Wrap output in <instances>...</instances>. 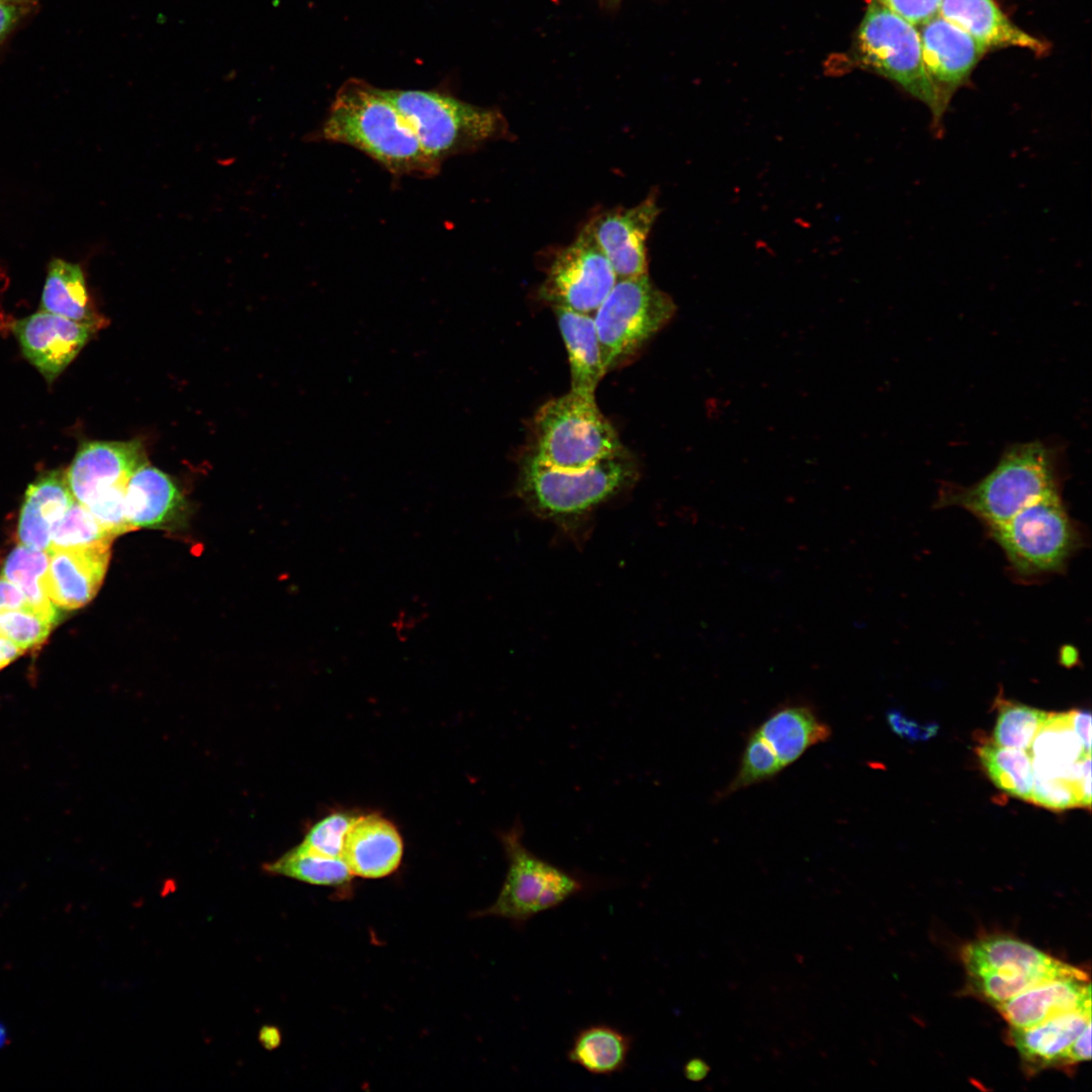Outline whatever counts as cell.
<instances>
[{
    "label": "cell",
    "mask_w": 1092,
    "mask_h": 1092,
    "mask_svg": "<svg viewBox=\"0 0 1092 1092\" xmlns=\"http://www.w3.org/2000/svg\"><path fill=\"white\" fill-rule=\"evenodd\" d=\"M1090 1021L1091 1005L1083 1006L1030 1027L1010 1028V1042L1029 1073L1060 1068L1066 1049Z\"/></svg>",
    "instance_id": "20"
},
{
    "label": "cell",
    "mask_w": 1092,
    "mask_h": 1092,
    "mask_svg": "<svg viewBox=\"0 0 1092 1092\" xmlns=\"http://www.w3.org/2000/svg\"><path fill=\"white\" fill-rule=\"evenodd\" d=\"M632 1046V1035L615 1026L597 1023L575 1033L566 1057L592 1075L612 1076L625 1070Z\"/></svg>",
    "instance_id": "25"
},
{
    "label": "cell",
    "mask_w": 1092,
    "mask_h": 1092,
    "mask_svg": "<svg viewBox=\"0 0 1092 1092\" xmlns=\"http://www.w3.org/2000/svg\"><path fill=\"white\" fill-rule=\"evenodd\" d=\"M782 769L784 768L776 754L760 735L753 730L746 740L738 771L721 793V796H728L749 786L772 779Z\"/></svg>",
    "instance_id": "34"
},
{
    "label": "cell",
    "mask_w": 1092,
    "mask_h": 1092,
    "mask_svg": "<svg viewBox=\"0 0 1092 1092\" xmlns=\"http://www.w3.org/2000/svg\"><path fill=\"white\" fill-rule=\"evenodd\" d=\"M675 309L648 274L618 279L594 313L606 371L633 356L669 323Z\"/></svg>",
    "instance_id": "9"
},
{
    "label": "cell",
    "mask_w": 1092,
    "mask_h": 1092,
    "mask_svg": "<svg viewBox=\"0 0 1092 1092\" xmlns=\"http://www.w3.org/2000/svg\"><path fill=\"white\" fill-rule=\"evenodd\" d=\"M566 347L570 367V390L595 395L607 373L594 314L552 307Z\"/></svg>",
    "instance_id": "23"
},
{
    "label": "cell",
    "mask_w": 1092,
    "mask_h": 1092,
    "mask_svg": "<svg viewBox=\"0 0 1092 1092\" xmlns=\"http://www.w3.org/2000/svg\"><path fill=\"white\" fill-rule=\"evenodd\" d=\"M75 502L66 475L62 471L53 470L28 485L19 517L52 529Z\"/></svg>",
    "instance_id": "30"
},
{
    "label": "cell",
    "mask_w": 1092,
    "mask_h": 1092,
    "mask_svg": "<svg viewBox=\"0 0 1092 1092\" xmlns=\"http://www.w3.org/2000/svg\"><path fill=\"white\" fill-rule=\"evenodd\" d=\"M962 961L971 988L993 1006L1027 988L1057 978L1087 975L1020 939L993 935L964 946Z\"/></svg>",
    "instance_id": "7"
},
{
    "label": "cell",
    "mask_w": 1092,
    "mask_h": 1092,
    "mask_svg": "<svg viewBox=\"0 0 1092 1092\" xmlns=\"http://www.w3.org/2000/svg\"><path fill=\"white\" fill-rule=\"evenodd\" d=\"M618 277L586 225L561 249L541 286V298L551 307L594 314Z\"/></svg>",
    "instance_id": "11"
},
{
    "label": "cell",
    "mask_w": 1092,
    "mask_h": 1092,
    "mask_svg": "<svg viewBox=\"0 0 1092 1092\" xmlns=\"http://www.w3.org/2000/svg\"><path fill=\"white\" fill-rule=\"evenodd\" d=\"M111 542L50 548L44 588L52 603L75 610L91 602L98 593L109 564Z\"/></svg>",
    "instance_id": "14"
},
{
    "label": "cell",
    "mask_w": 1092,
    "mask_h": 1092,
    "mask_svg": "<svg viewBox=\"0 0 1092 1092\" xmlns=\"http://www.w3.org/2000/svg\"><path fill=\"white\" fill-rule=\"evenodd\" d=\"M1030 803L1053 811L1080 807L1077 793L1069 782L1034 774Z\"/></svg>",
    "instance_id": "37"
},
{
    "label": "cell",
    "mask_w": 1092,
    "mask_h": 1092,
    "mask_svg": "<svg viewBox=\"0 0 1092 1092\" xmlns=\"http://www.w3.org/2000/svg\"><path fill=\"white\" fill-rule=\"evenodd\" d=\"M402 838L392 822L379 814L357 816L349 829L342 858L352 875L379 879L397 870Z\"/></svg>",
    "instance_id": "17"
},
{
    "label": "cell",
    "mask_w": 1092,
    "mask_h": 1092,
    "mask_svg": "<svg viewBox=\"0 0 1092 1092\" xmlns=\"http://www.w3.org/2000/svg\"><path fill=\"white\" fill-rule=\"evenodd\" d=\"M25 358L53 382L75 359L93 330L69 318L40 310L14 324Z\"/></svg>",
    "instance_id": "16"
},
{
    "label": "cell",
    "mask_w": 1092,
    "mask_h": 1092,
    "mask_svg": "<svg viewBox=\"0 0 1092 1092\" xmlns=\"http://www.w3.org/2000/svg\"><path fill=\"white\" fill-rule=\"evenodd\" d=\"M259 1040L266 1049L273 1050L280 1043V1033L273 1026H264L260 1030Z\"/></svg>",
    "instance_id": "46"
},
{
    "label": "cell",
    "mask_w": 1092,
    "mask_h": 1092,
    "mask_svg": "<svg viewBox=\"0 0 1092 1092\" xmlns=\"http://www.w3.org/2000/svg\"><path fill=\"white\" fill-rule=\"evenodd\" d=\"M939 15L958 25L987 50L1000 47L1026 48L1043 54L1044 42L1013 24L994 0H942Z\"/></svg>",
    "instance_id": "21"
},
{
    "label": "cell",
    "mask_w": 1092,
    "mask_h": 1092,
    "mask_svg": "<svg viewBox=\"0 0 1092 1092\" xmlns=\"http://www.w3.org/2000/svg\"><path fill=\"white\" fill-rule=\"evenodd\" d=\"M22 592L6 578L0 576V611L26 606Z\"/></svg>",
    "instance_id": "43"
},
{
    "label": "cell",
    "mask_w": 1092,
    "mask_h": 1092,
    "mask_svg": "<svg viewBox=\"0 0 1092 1092\" xmlns=\"http://www.w3.org/2000/svg\"><path fill=\"white\" fill-rule=\"evenodd\" d=\"M922 60L931 81L947 106L987 49L964 29L937 15L921 25Z\"/></svg>",
    "instance_id": "15"
},
{
    "label": "cell",
    "mask_w": 1092,
    "mask_h": 1092,
    "mask_svg": "<svg viewBox=\"0 0 1092 1092\" xmlns=\"http://www.w3.org/2000/svg\"><path fill=\"white\" fill-rule=\"evenodd\" d=\"M523 835L519 818L510 829L500 832L508 864L506 877L495 901L476 913V916L505 919L518 930L539 914L589 893L600 884L537 855L524 843Z\"/></svg>",
    "instance_id": "3"
},
{
    "label": "cell",
    "mask_w": 1092,
    "mask_h": 1092,
    "mask_svg": "<svg viewBox=\"0 0 1092 1092\" xmlns=\"http://www.w3.org/2000/svg\"><path fill=\"white\" fill-rule=\"evenodd\" d=\"M125 486L105 490L84 507L113 537L135 531L127 519L125 510Z\"/></svg>",
    "instance_id": "36"
},
{
    "label": "cell",
    "mask_w": 1092,
    "mask_h": 1092,
    "mask_svg": "<svg viewBox=\"0 0 1092 1092\" xmlns=\"http://www.w3.org/2000/svg\"><path fill=\"white\" fill-rule=\"evenodd\" d=\"M24 653L25 652L18 646L7 639L0 637V669L4 668Z\"/></svg>",
    "instance_id": "45"
},
{
    "label": "cell",
    "mask_w": 1092,
    "mask_h": 1092,
    "mask_svg": "<svg viewBox=\"0 0 1092 1092\" xmlns=\"http://www.w3.org/2000/svg\"><path fill=\"white\" fill-rule=\"evenodd\" d=\"M7 1035L8 1034L6 1028L0 1023V1048H2L6 1043Z\"/></svg>",
    "instance_id": "47"
},
{
    "label": "cell",
    "mask_w": 1092,
    "mask_h": 1092,
    "mask_svg": "<svg viewBox=\"0 0 1092 1092\" xmlns=\"http://www.w3.org/2000/svg\"><path fill=\"white\" fill-rule=\"evenodd\" d=\"M1050 713L1010 701H1001L993 731V742L1004 747L1029 749Z\"/></svg>",
    "instance_id": "31"
},
{
    "label": "cell",
    "mask_w": 1092,
    "mask_h": 1092,
    "mask_svg": "<svg viewBox=\"0 0 1092 1092\" xmlns=\"http://www.w3.org/2000/svg\"><path fill=\"white\" fill-rule=\"evenodd\" d=\"M636 476V463L626 449L578 471L555 469L528 455L520 470L519 492L537 514L566 519L614 496Z\"/></svg>",
    "instance_id": "6"
},
{
    "label": "cell",
    "mask_w": 1092,
    "mask_h": 1092,
    "mask_svg": "<svg viewBox=\"0 0 1092 1092\" xmlns=\"http://www.w3.org/2000/svg\"><path fill=\"white\" fill-rule=\"evenodd\" d=\"M659 212L652 194L633 207L604 212L586 224L618 279L647 274L646 242Z\"/></svg>",
    "instance_id": "12"
},
{
    "label": "cell",
    "mask_w": 1092,
    "mask_h": 1092,
    "mask_svg": "<svg viewBox=\"0 0 1092 1092\" xmlns=\"http://www.w3.org/2000/svg\"><path fill=\"white\" fill-rule=\"evenodd\" d=\"M147 464L139 440L94 441L80 448L65 475L75 499L85 506L105 490L126 486L131 475Z\"/></svg>",
    "instance_id": "13"
},
{
    "label": "cell",
    "mask_w": 1092,
    "mask_h": 1092,
    "mask_svg": "<svg viewBox=\"0 0 1092 1092\" xmlns=\"http://www.w3.org/2000/svg\"><path fill=\"white\" fill-rule=\"evenodd\" d=\"M533 434L529 455L564 471L586 469L625 450L615 428L598 407L595 395L571 390L538 410Z\"/></svg>",
    "instance_id": "4"
},
{
    "label": "cell",
    "mask_w": 1092,
    "mask_h": 1092,
    "mask_svg": "<svg viewBox=\"0 0 1092 1092\" xmlns=\"http://www.w3.org/2000/svg\"><path fill=\"white\" fill-rule=\"evenodd\" d=\"M41 310L91 328L101 325L91 304L85 278L79 265L54 259L49 266L41 295Z\"/></svg>",
    "instance_id": "26"
},
{
    "label": "cell",
    "mask_w": 1092,
    "mask_h": 1092,
    "mask_svg": "<svg viewBox=\"0 0 1092 1092\" xmlns=\"http://www.w3.org/2000/svg\"><path fill=\"white\" fill-rule=\"evenodd\" d=\"M410 125L423 149L442 163L502 138L503 115L433 90L383 89Z\"/></svg>",
    "instance_id": "5"
},
{
    "label": "cell",
    "mask_w": 1092,
    "mask_h": 1092,
    "mask_svg": "<svg viewBox=\"0 0 1092 1092\" xmlns=\"http://www.w3.org/2000/svg\"><path fill=\"white\" fill-rule=\"evenodd\" d=\"M1029 749L1034 775L1063 779L1071 785L1077 779L1080 759L1091 755L1074 732L1068 712L1050 713Z\"/></svg>",
    "instance_id": "24"
},
{
    "label": "cell",
    "mask_w": 1092,
    "mask_h": 1092,
    "mask_svg": "<svg viewBox=\"0 0 1092 1092\" xmlns=\"http://www.w3.org/2000/svg\"><path fill=\"white\" fill-rule=\"evenodd\" d=\"M710 1072V1067L702 1059H692L688 1061L684 1067L685 1077L693 1082H699L705 1079Z\"/></svg>",
    "instance_id": "44"
},
{
    "label": "cell",
    "mask_w": 1092,
    "mask_h": 1092,
    "mask_svg": "<svg viewBox=\"0 0 1092 1092\" xmlns=\"http://www.w3.org/2000/svg\"><path fill=\"white\" fill-rule=\"evenodd\" d=\"M48 567L47 551L34 550L20 544L7 555L1 576L22 592L29 607L59 620L58 607L49 599L44 588Z\"/></svg>",
    "instance_id": "28"
},
{
    "label": "cell",
    "mask_w": 1092,
    "mask_h": 1092,
    "mask_svg": "<svg viewBox=\"0 0 1092 1092\" xmlns=\"http://www.w3.org/2000/svg\"><path fill=\"white\" fill-rule=\"evenodd\" d=\"M115 537L97 522L87 508L76 500L53 525L50 548H70L100 542L112 543Z\"/></svg>",
    "instance_id": "33"
},
{
    "label": "cell",
    "mask_w": 1092,
    "mask_h": 1092,
    "mask_svg": "<svg viewBox=\"0 0 1092 1092\" xmlns=\"http://www.w3.org/2000/svg\"><path fill=\"white\" fill-rule=\"evenodd\" d=\"M1071 726L1086 752L1091 753V714L1084 710L1068 711Z\"/></svg>",
    "instance_id": "42"
},
{
    "label": "cell",
    "mask_w": 1092,
    "mask_h": 1092,
    "mask_svg": "<svg viewBox=\"0 0 1092 1092\" xmlns=\"http://www.w3.org/2000/svg\"><path fill=\"white\" fill-rule=\"evenodd\" d=\"M913 26L923 25L939 14L942 0H876Z\"/></svg>",
    "instance_id": "38"
},
{
    "label": "cell",
    "mask_w": 1092,
    "mask_h": 1092,
    "mask_svg": "<svg viewBox=\"0 0 1092 1092\" xmlns=\"http://www.w3.org/2000/svg\"><path fill=\"white\" fill-rule=\"evenodd\" d=\"M356 818L348 812H333L308 829L301 844L323 856L342 857L347 833Z\"/></svg>",
    "instance_id": "35"
},
{
    "label": "cell",
    "mask_w": 1092,
    "mask_h": 1092,
    "mask_svg": "<svg viewBox=\"0 0 1092 1092\" xmlns=\"http://www.w3.org/2000/svg\"><path fill=\"white\" fill-rule=\"evenodd\" d=\"M125 510L134 530L179 527L186 519V502L173 480L148 464L136 470L125 486Z\"/></svg>",
    "instance_id": "18"
},
{
    "label": "cell",
    "mask_w": 1092,
    "mask_h": 1092,
    "mask_svg": "<svg viewBox=\"0 0 1092 1092\" xmlns=\"http://www.w3.org/2000/svg\"><path fill=\"white\" fill-rule=\"evenodd\" d=\"M990 531L1012 568L1024 576L1059 571L1080 543L1060 493L1029 505Z\"/></svg>",
    "instance_id": "10"
},
{
    "label": "cell",
    "mask_w": 1092,
    "mask_h": 1092,
    "mask_svg": "<svg viewBox=\"0 0 1092 1092\" xmlns=\"http://www.w3.org/2000/svg\"><path fill=\"white\" fill-rule=\"evenodd\" d=\"M755 731L776 754L783 768L831 736L830 727L809 704L804 703L779 707Z\"/></svg>",
    "instance_id": "22"
},
{
    "label": "cell",
    "mask_w": 1092,
    "mask_h": 1092,
    "mask_svg": "<svg viewBox=\"0 0 1092 1092\" xmlns=\"http://www.w3.org/2000/svg\"><path fill=\"white\" fill-rule=\"evenodd\" d=\"M860 60L926 104L938 128L946 105L925 69L918 30L872 1L857 31Z\"/></svg>",
    "instance_id": "8"
},
{
    "label": "cell",
    "mask_w": 1092,
    "mask_h": 1092,
    "mask_svg": "<svg viewBox=\"0 0 1092 1092\" xmlns=\"http://www.w3.org/2000/svg\"><path fill=\"white\" fill-rule=\"evenodd\" d=\"M1087 1005H1091L1088 974L1033 985L994 1007L1009 1028H1026Z\"/></svg>",
    "instance_id": "19"
},
{
    "label": "cell",
    "mask_w": 1092,
    "mask_h": 1092,
    "mask_svg": "<svg viewBox=\"0 0 1092 1092\" xmlns=\"http://www.w3.org/2000/svg\"><path fill=\"white\" fill-rule=\"evenodd\" d=\"M59 620L28 605L0 611V637L24 652L38 649L47 641Z\"/></svg>",
    "instance_id": "32"
},
{
    "label": "cell",
    "mask_w": 1092,
    "mask_h": 1092,
    "mask_svg": "<svg viewBox=\"0 0 1092 1092\" xmlns=\"http://www.w3.org/2000/svg\"><path fill=\"white\" fill-rule=\"evenodd\" d=\"M320 133L361 151L396 177L428 178L441 169L383 89L363 80L350 79L339 88Z\"/></svg>",
    "instance_id": "1"
},
{
    "label": "cell",
    "mask_w": 1092,
    "mask_h": 1092,
    "mask_svg": "<svg viewBox=\"0 0 1092 1092\" xmlns=\"http://www.w3.org/2000/svg\"><path fill=\"white\" fill-rule=\"evenodd\" d=\"M39 0H0V46L38 8Z\"/></svg>",
    "instance_id": "40"
},
{
    "label": "cell",
    "mask_w": 1092,
    "mask_h": 1092,
    "mask_svg": "<svg viewBox=\"0 0 1092 1092\" xmlns=\"http://www.w3.org/2000/svg\"><path fill=\"white\" fill-rule=\"evenodd\" d=\"M265 871L318 886H342L352 873L342 857H327L309 851L301 843L279 858L268 862Z\"/></svg>",
    "instance_id": "29"
},
{
    "label": "cell",
    "mask_w": 1092,
    "mask_h": 1092,
    "mask_svg": "<svg viewBox=\"0 0 1092 1092\" xmlns=\"http://www.w3.org/2000/svg\"><path fill=\"white\" fill-rule=\"evenodd\" d=\"M886 719L891 730L896 735L910 742L927 741L934 737L939 729L937 723H920L907 717L899 710L888 711Z\"/></svg>",
    "instance_id": "39"
},
{
    "label": "cell",
    "mask_w": 1092,
    "mask_h": 1092,
    "mask_svg": "<svg viewBox=\"0 0 1092 1092\" xmlns=\"http://www.w3.org/2000/svg\"><path fill=\"white\" fill-rule=\"evenodd\" d=\"M1059 452L1041 441L1008 446L997 465L969 486L946 485L943 506H959L989 528L1001 525L1029 505L1059 492Z\"/></svg>",
    "instance_id": "2"
},
{
    "label": "cell",
    "mask_w": 1092,
    "mask_h": 1092,
    "mask_svg": "<svg viewBox=\"0 0 1092 1092\" xmlns=\"http://www.w3.org/2000/svg\"><path fill=\"white\" fill-rule=\"evenodd\" d=\"M976 753L990 781L1004 793L1030 802L1033 766L1030 753L1023 749L986 742Z\"/></svg>",
    "instance_id": "27"
},
{
    "label": "cell",
    "mask_w": 1092,
    "mask_h": 1092,
    "mask_svg": "<svg viewBox=\"0 0 1092 1092\" xmlns=\"http://www.w3.org/2000/svg\"><path fill=\"white\" fill-rule=\"evenodd\" d=\"M1091 1059V1021L1066 1049L1060 1068H1069Z\"/></svg>",
    "instance_id": "41"
}]
</instances>
